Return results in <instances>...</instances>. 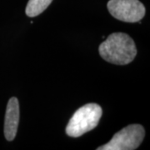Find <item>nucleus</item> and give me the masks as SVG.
<instances>
[{
  "mask_svg": "<svg viewBox=\"0 0 150 150\" xmlns=\"http://www.w3.org/2000/svg\"><path fill=\"white\" fill-rule=\"evenodd\" d=\"M99 54L108 63L126 65L136 57L137 48L134 39L124 33H112L98 48Z\"/></svg>",
  "mask_w": 150,
  "mask_h": 150,
  "instance_id": "f257e3e1",
  "label": "nucleus"
},
{
  "mask_svg": "<svg viewBox=\"0 0 150 150\" xmlns=\"http://www.w3.org/2000/svg\"><path fill=\"white\" fill-rule=\"evenodd\" d=\"M102 108L97 103H88L74 113L66 127L67 134L78 138L95 129L102 117Z\"/></svg>",
  "mask_w": 150,
  "mask_h": 150,
  "instance_id": "f03ea898",
  "label": "nucleus"
},
{
  "mask_svg": "<svg viewBox=\"0 0 150 150\" xmlns=\"http://www.w3.org/2000/svg\"><path fill=\"white\" fill-rule=\"evenodd\" d=\"M145 130L140 124H131L113 135L108 144L98 147V150H134L144 139Z\"/></svg>",
  "mask_w": 150,
  "mask_h": 150,
  "instance_id": "7ed1b4c3",
  "label": "nucleus"
},
{
  "mask_svg": "<svg viewBox=\"0 0 150 150\" xmlns=\"http://www.w3.org/2000/svg\"><path fill=\"white\" fill-rule=\"evenodd\" d=\"M107 7L113 18L127 23L140 21L146 12L144 5L139 0H109Z\"/></svg>",
  "mask_w": 150,
  "mask_h": 150,
  "instance_id": "20e7f679",
  "label": "nucleus"
},
{
  "mask_svg": "<svg viewBox=\"0 0 150 150\" xmlns=\"http://www.w3.org/2000/svg\"><path fill=\"white\" fill-rule=\"evenodd\" d=\"M19 122V103L15 97L9 99L7 105L4 120V136L8 141L15 139Z\"/></svg>",
  "mask_w": 150,
  "mask_h": 150,
  "instance_id": "39448f33",
  "label": "nucleus"
},
{
  "mask_svg": "<svg viewBox=\"0 0 150 150\" xmlns=\"http://www.w3.org/2000/svg\"><path fill=\"white\" fill-rule=\"evenodd\" d=\"M53 0H29L26 7V14L30 18H33L45 10Z\"/></svg>",
  "mask_w": 150,
  "mask_h": 150,
  "instance_id": "423d86ee",
  "label": "nucleus"
}]
</instances>
